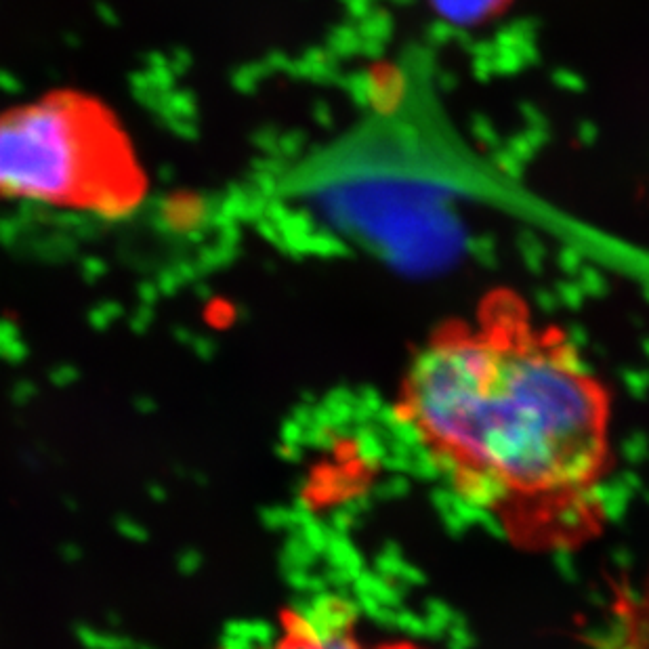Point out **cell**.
Listing matches in <instances>:
<instances>
[{
	"label": "cell",
	"instance_id": "4",
	"mask_svg": "<svg viewBox=\"0 0 649 649\" xmlns=\"http://www.w3.org/2000/svg\"><path fill=\"white\" fill-rule=\"evenodd\" d=\"M509 0H431V5L452 22L477 24L507 7Z\"/></svg>",
	"mask_w": 649,
	"mask_h": 649
},
{
	"label": "cell",
	"instance_id": "1",
	"mask_svg": "<svg viewBox=\"0 0 649 649\" xmlns=\"http://www.w3.org/2000/svg\"><path fill=\"white\" fill-rule=\"evenodd\" d=\"M400 421L467 505L523 553L603 534L612 397L559 326L513 290L437 326L412 358Z\"/></svg>",
	"mask_w": 649,
	"mask_h": 649
},
{
	"label": "cell",
	"instance_id": "2",
	"mask_svg": "<svg viewBox=\"0 0 649 649\" xmlns=\"http://www.w3.org/2000/svg\"><path fill=\"white\" fill-rule=\"evenodd\" d=\"M80 122L59 108H30L0 120V196L66 198L87 173Z\"/></svg>",
	"mask_w": 649,
	"mask_h": 649
},
{
	"label": "cell",
	"instance_id": "5",
	"mask_svg": "<svg viewBox=\"0 0 649 649\" xmlns=\"http://www.w3.org/2000/svg\"><path fill=\"white\" fill-rule=\"evenodd\" d=\"M624 637V649H649V601L641 603L628 614Z\"/></svg>",
	"mask_w": 649,
	"mask_h": 649
},
{
	"label": "cell",
	"instance_id": "3",
	"mask_svg": "<svg viewBox=\"0 0 649 649\" xmlns=\"http://www.w3.org/2000/svg\"><path fill=\"white\" fill-rule=\"evenodd\" d=\"M276 649H427L416 643H381L368 645L362 639L349 633L343 624L332 616H311L303 618L301 624L292 631Z\"/></svg>",
	"mask_w": 649,
	"mask_h": 649
}]
</instances>
